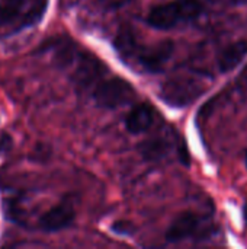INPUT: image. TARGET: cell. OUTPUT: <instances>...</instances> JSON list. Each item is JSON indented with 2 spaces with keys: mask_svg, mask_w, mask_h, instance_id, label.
Here are the masks:
<instances>
[{
  "mask_svg": "<svg viewBox=\"0 0 247 249\" xmlns=\"http://www.w3.org/2000/svg\"><path fill=\"white\" fill-rule=\"evenodd\" d=\"M116 47L124 57L135 60L148 73L162 71L175 51L172 41H160L154 45H138L130 32H124L116 38Z\"/></svg>",
  "mask_w": 247,
  "mask_h": 249,
  "instance_id": "1",
  "label": "cell"
},
{
  "mask_svg": "<svg viewBox=\"0 0 247 249\" xmlns=\"http://www.w3.org/2000/svg\"><path fill=\"white\" fill-rule=\"evenodd\" d=\"M204 12L201 0H172L150 9L147 23L154 29H173L179 25L194 22Z\"/></svg>",
  "mask_w": 247,
  "mask_h": 249,
  "instance_id": "2",
  "label": "cell"
},
{
  "mask_svg": "<svg viewBox=\"0 0 247 249\" xmlns=\"http://www.w3.org/2000/svg\"><path fill=\"white\" fill-rule=\"evenodd\" d=\"M134 86L122 77L102 79L93 86V99L98 107L115 109L128 105L135 98Z\"/></svg>",
  "mask_w": 247,
  "mask_h": 249,
  "instance_id": "3",
  "label": "cell"
},
{
  "mask_svg": "<svg viewBox=\"0 0 247 249\" xmlns=\"http://www.w3.org/2000/svg\"><path fill=\"white\" fill-rule=\"evenodd\" d=\"M47 0H3L0 3V26L32 25L45 10Z\"/></svg>",
  "mask_w": 247,
  "mask_h": 249,
  "instance_id": "4",
  "label": "cell"
},
{
  "mask_svg": "<svg viewBox=\"0 0 247 249\" xmlns=\"http://www.w3.org/2000/svg\"><path fill=\"white\" fill-rule=\"evenodd\" d=\"M204 90L205 85H202L195 77H173L163 85L162 99L172 107L182 108L194 102Z\"/></svg>",
  "mask_w": 247,
  "mask_h": 249,
  "instance_id": "5",
  "label": "cell"
},
{
  "mask_svg": "<svg viewBox=\"0 0 247 249\" xmlns=\"http://www.w3.org/2000/svg\"><path fill=\"white\" fill-rule=\"evenodd\" d=\"M76 219V212L70 203H60L58 206L49 209L39 219V228L44 232L52 233L67 229Z\"/></svg>",
  "mask_w": 247,
  "mask_h": 249,
  "instance_id": "6",
  "label": "cell"
},
{
  "mask_svg": "<svg viewBox=\"0 0 247 249\" xmlns=\"http://www.w3.org/2000/svg\"><path fill=\"white\" fill-rule=\"evenodd\" d=\"M201 219L198 217V214L192 212H185L179 214L169 226L166 232V241L176 244L191 239L198 233V231H201Z\"/></svg>",
  "mask_w": 247,
  "mask_h": 249,
  "instance_id": "7",
  "label": "cell"
},
{
  "mask_svg": "<svg viewBox=\"0 0 247 249\" xmlns=\"http://www.w3.org/2000/svg\"><path fill=\"white\" fill-rule=\"evenodd\" d=\"M154 123V108L150 104H137L125 117V128L131 134H141L147 131Z\"/></svg>",
  "mask_w": 247,
  "mask_h": 249,
  "instance_id": "8",
  "label": "cell"
},
{
  "mask_svg": "<svg viewBox=\"0 0 247 249\" xmlns=\"http://www.w3.org/2000/svg\"><path fill=\"white\" fill-rule=\"evenodd\" d=\"M247 55V39L236 41L218 54V69L221 73H229L236 69Z\"/></svg>",
  "mask_w": 247,
  "mask_h": 249,
  "instance_id": "9",
  "label": "cell"
},
{
  "mask_svg": "<svg viewBox=\"0 0 247 249\" xmlns=\"http://www.w3.org/2000/svg\"><path fill=\"white\" fill-rule=\"evenodd\" d=\"M138 149L146 160L156 162L167 156V153L170 152V144L163 139H148L141 142Z\"/></svg>",
  "mask_w": 247,
  "mask_h": 249,
  "instance_id": "10",
  "label": "cell"
},
{
  "mask_svg": "<svg viewBox=\"0 0 247 249\" xmlns=\"http://www.w3.org/2000/svg\"><path fill=\"white\" fill-rule=\"evenodd\" d=\"M112 231L118 235H131L134 228L130 222H115L112 225Z\"/></svg>",
  "mask_w": 247,
  "mask_h": 249,
  "instance_id": "11",
  "label": "cell"
},
{
  "mask_svg": "<svg viewBox=\"0 0 247 249\" xmlns=\"http://www.w3.org/2000/svg\"><path fill=\"white\" fill-rule=\"evenodd\" d=\"M242 79H243V82H245V85H246L247 88V67L243 70V73H242Z\"/></svg>",
  "mask_w": 247,
  "mask_h": 249,
  "instance_id": "12",
  "label": "cell"
},
{
  "mask_svg": "<svg viewBox=\"0 0 247 249\" xmlns=\"http://www.w3.org/2000/svg\"><path fill=\"white\" fill-rule=\"evenodd\" d=\"M243 219H245V223L247 225V203L245 206V210H243Z\"/></svg>",
  "mask_w": 247,
  "mask_h": 249,
  "instance_id": "13",
  "label": "cell"
},
{
  "mask_svg": "<svg viewBox=\"0 0 247 249\" xmlns=\"http://www.w3.org/2000/svg\"><path fill=\"white\" fill-rule=\"evenodd\" d=\"M245 163H246V168H247V150H246V155H245Z\"/></svg>",
  "mask_w": 247,
  "mask_h": 249,
  "instance_id": "14",
  "label": "cell"
}]
</instances>
